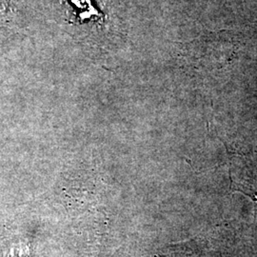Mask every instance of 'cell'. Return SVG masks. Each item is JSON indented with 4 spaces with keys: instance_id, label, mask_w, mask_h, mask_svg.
I'll return each instance as SVG.
<instances>
[{
    "instance_id": "cell-2",
    "label": "cell",
    "mask_w": 257,
    "mask_h": 257,
    "mask_svg": "<svg viewBox=\"0 0 257 257\" xmlns=\"http://www.w3.org/2000/svg\"><path fill=\"white\" fill-rule=\"evenodd\" d=\"M17 17V10L12 0H0V23L11 26Z\"/></svg>"
},
{
    "instance_id": "cell-1",
    "label": "cell",
    "mask_w": 257,
    "mask_h": 257,
    "mask_svg": "<svg viewBox=\"0 0 257 257\" xmlns=\"http://www.w3.org/2000/svg\"><path fill=\"white\" fill-rule=\"evenodd\" d=\"M190 55L202 70H219L237 58L240 42L234 34L222 31L204 34L190 44Z\"/></svg>"
}]
</instances>
